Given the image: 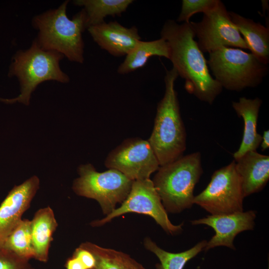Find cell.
<instances>
[{
  "label": "cell",
  "mask_w": 269,
  "mask_h": 269,
  "mask_svg": "<svg viewBox=\"0 0 269 269\" xmlns=\"http://www.w3.org/2000/svg\"><path fill=\"white\" fill-rule=\"evenodd\" d=\"M160 36L169 44V60L178 76L185 79L186 91L211 105L223 88L210 75L207 61L194 40L190 22L178 24L173 20H167Z\"/></svg>",
  "instance_id": "1"
},
{
  "label": "cell",
  "mask_w": 269,
  "mask_h": 269,
  "mask_svg": "<svg viewBox=\"0 0 269 269\" xmlns=\"http://www.w3.org/2000/svg\"><path fill=\"white\" fill-rule=\"evenodd\" d=\"M69 0L58 8L35 16L32 26L38 30L35 39L44 50L57 52L71 62L83 63V32L87 29L86 14L83 8L70 19L66 13Z\"/></svg>",
  "instance_id": "2"
},
{
  "label": "cell",
  "mask_w": 269,
  "mask_h": 269,
  "mask_svg": "<svg viewBox=\"0 0 269 269\" xmlns=\"http://www.w3.org/2000/svg\"><path fill=\"white\" fill-rule=\"evenodd\" d=\"M178 76L174 68L166 70L164 95L158 103L153 128L147 140L160 166L182 156L186 149V134L174 88Z\"/></svg>",
  "instance_id": "3"
},
{
  "label": "cell",
  "mask_w": 269,
  "mask_h": 269,
  "mask_svg": "<svg viewBox=\"0 0 269 269\" xmlns=\"http://www.w3.org/2000/svg\"><path fill=\"white\" fill-rule=\"evenodd\" d=\"M64 57L57 52L43 49L35 39L28 49L17 51L12 58L8 75L18 79L20 93L16 98H2L0 101L6 104L18 102L28 106L32 93L40 83L50 80L69 82V77L60 67V62Z\"/></svg>",
  "instance_id": "4"
},
{
  "label": "cell",
  "mask_w": 269,
  "mask_h": 269,
  "mask_svg": "<svg viewBox=\"0 0 269 269\" xmlns=\"http://www.w3.org/2000/svg\"><path fill=\"white\" fill-rule=\"evenodd\" d=\"M152 180L166 212L178 213L192 207L194 189L203 173L196 152L160 166Z\"/></svg>",
  "instance_id": "5"
},
{
  "label": "cell",
  "mask_w": 269,
  "mask_h": 269,
  "mask_svg": "<svg viewBox=\"0 0 269 269\" xmlns=\"http://www.w3.org/2000/svg\"><path fill=\"white\" fill-rule=\"evenodd\" d=\"M207 63L215 79L222 88L231 91L258 86L268 70V65L252 53L232 47H223L209 53Z\"/></svg>",
  "instance_id": "6"
},
{
  "label": "cell",
  "mask_w": 269,
  "mask_h": 269,
  "mask_svg": "<svg viewBox=\"0 0 269 269\" xmlns=\"http://www.w3.org/2000/svg\"><path fill=\"white\" fill-rule=\"evenodd\" d=\"M78 173L73 191L78 196L96 200L106 216L126 199L134 181L115 169L98 172L90 163L80 165Z\"/></svg>",
  "instance_id": "7"
},
{
  "label": "cell",
  "mask_w": 269,
  "mask_h": 269,
  "mask_svg": "<svg viewBox=\"0 0 269 269\" xmlns=\"http://www.w3.org/2000/svg\"><path fill=\"white\" fill-rule=\"evenodd\" d=\"M244 198L234 160L213 173L205 189L195 196L193 204L210 215H219L244 211Z\"/></svg>",
  "instance_id": "8"
},
{
  "label": "cell",
  "mask_w": 269,
  "mask_h": 269,
  "mask_svg": "<svg viewBox=\"0 0 269 269\" xmlns=\"http://www.w3.org/2000/svg\"><path fill=\"white\" fill-rule=\"evenodd\" d=\"M136 213L151 217L167 234L174 235L182 231L183 223L174 225L169 220L152 180H134L126 199L119 208L100 220L91 222L93 227H99L114 218L126 213Z\"/></svg>",
  "instance_id": "9"
},
{
  "label": "cell",
  "mask_w": 269,
  "mask_h": 269,
  "mask_svg": "<svg viewBox=\"0 0 269 269\" xmlns=\"http://www.w3.org/2000/svg\"><path fill=\"white\" fill-rule=\"evenodd\" d=\"M190 24L202 52L209 53L223 47L249 49L237 27L231 21L229 11L220 0L204 13L200 22L191 21Z\"/></svg>",
  "instance_id": "10"
},
{
  "label": "cell",
  "mask_w": 269,
  "mask_h": 269,
  "mask_svg": "<svg viewBox=\"0 0 269 269\" xmlns=\"http://www.w3.org/2000/svg\"><path fill=\"white\" fill-rule=\"evenodd\" d=\"M105 165L133 181L150 178L160 166L148 141L138 137L124 140L109 153Z\"/></svg>",
  "instance_id": "11"
},
{
  "label": "cell",
  "mask_w": 269,
  "mask_h": 269,
  "mask_svg": "<svg viewBox=\"0 0 269 269\" xmlns=\"http://www.w3.org/2000/svg\"><path fill=\"white\" fill-rule=\"evenodd\" d=\"M257 212L254 210L210 215L191 221L193 225H205L212 228L215 235L207 243L204 251L224 246L234 250L235 237L240 233L253 230L255 225Z\"/></svg>",
  "instance_id": "12"
},
{
  "label": "cell",
  "mask_w": 269,
  "mask_h": 269,
  "mask_svg": "<svg viewBox=\"0 0 269 269\" xmlns=\"http://www.w3.org/2000/svg\"><path fill=\"white\" fill-rule=\"evenodd\" d=\"M39 187V179L35 175L22 183L15 185L0 205V248L22 219L29 208Z\"/></svg>",
  "instance_id": "13"
},
{
  "label": "cell",
  "mask_w": 269,
  "mask_h": 269,
  "mask_svg": "<svg viewBox=\"0 0 269 269\" xmlns=\"http://www.w3.org/2000/svg\"><path fill=\"white\" fill-rule=\"evenodd\" d=\"M87 30L101 49L117 57L128 55L141 40L135 26L128 28L116 21L91 26Z\"/></svg>",
  "instance_id": "14"
},
{
  "label": "cell",
  "mask_w": 269,
  "mask_h": 269,
  "mask_svg": "<svg viewBox=\"0 0 269 269\" xmlns=\"http://www.w3.org/2000/svg\"><path fill=\"white\" fill-rule=\"evenodd\" d=\"M234 161L244 197L263 189L269 180L268 155L251 151Z\"/></svg>",
  "instance_id": "15"
},
{
  "label": "cell",
  "mask_w": 269,
  "mask_h": 269,
  "mask_svg": "<svg viewBox=\"0 0 269 269\" xmlns=\"http://www.w3.org/2000/svg\"><path fill=\"white\" fill-rule=\"evenodd\" d=\"M262 101L259 98L248 99L241 97L233 102L232 107L238 116L244 120V129L239 149L234 153L235 160L251 151H256L262 140V136L257 131L259 113Z\"/></svg>",
  "instance_id": "16"
},
{
  "label": "cell",
  "mask_w": 269,
  "mask_h": 269,
  "mask_svg": "<svg viewBox=\"0 0 269 269\" xmlns=\"http://www.w3.org/2000/svg\"><path fill=\"white\" fill-rule=\"evenodd\" d=\"M58 227L53 210L50 207L37 210L30 220L34 259L43 263L48 260L52 236Z\"/></svg>",
  "instance_id": "17"
},
{
  "label": "cell",
  "mask_w": 269,
  "mask_h": 269,
  "mask_svg": "<svg viewBox=\"0 0 269 269\" xmlns=\"http://www.w3.org/2000/svg\"><path fill=\"white\" fill-rule=\"evenodd\" d=\"M230 19L235 25L249 49L261 62H269V29L260 23L229 11Z\"/></svg>",
  "instance_id": "18"
},
{
  "label": "cell",
  "mask_w": 269,
  "mask_h": 269,
  "mask_svg": "<svg viewBox=\"0 0 269 269\" xmlns=\"http://www.w3.org/2000/svg\"><path fill=\"white\" fill-rule=\"evenodd\" d=\"M170 50L169 44L163 38L143 41H139L134 49L126 55L123 62L118 67L120 74H126L143 67L153 56L164 57L169 59Z\"/></svg>",
  "instance_id": "19"
},
{
  "label": "cell",
  "mask_w": 269,
  "mask_h": 269,
  "mask_svg": "<svg viewBox=\"0 0 269 269\" xmlns=\"http://www.w3.org/2000/svg\"><path fill=\"white\" fill-rule=\"evenodd\" d=\"M79 246L88 250L94 256L96 264L93 269H146L124 252L89 242L82 243Z\"/></svg>",
  "instance_id": "20"
},
{
  "label": "cell",
  "mask_w": 269,
  "mask_h": 269,
  "mask_svg": "<svg viewBox=\"0 0 269 269\" xmlns=\"http://www.w3.org/2000/svg\"><path fill=\"white\" fill-rule=\"evenodd\" d=\"M132 0H76L73 3L83 6L86 14L87 29L104 22L108 15H121L133 3Z\"/></svg>",
  "instance_id": "21"
},
{
  "label": "cell",
  "mask_w": 269,
  "mask_h": 269,
  "mask_svg": "<svg viewBox=\"0 0 269 269\" xmlns=\"http://www.w3.org/2000/svg\"><path fill=\"white\" fill-rule=\"evenodd\" d=\"M207 241L202 240L192 248L177 253L167 252L159 247L150 238L144 240L145 248L158 258L160 264L156 265V269H183L186 264L204 251Z\"/></svg>",
  "instance_id": "22"
},
{
  "label": "cell",
  "mask_w": 269,
  "mask_h": 269,
  "mask_svg": "<svg viewBox=\"0 0 269 269\" xmlns=\"http://www.w3.org/2000/svg\"><path fill=\"white\" fill-rule=\"evenodd\" d=\"M3 247L28 260L34 259L30 220L21 219L6 240Z\"/></svg>",
  "instance_id": "23"
},
{
  "label": "cell",
  "mask_w": 269,
  "mask_h": 269,
  "mask_svg": "<svg viewBox=\"0 0 269 269\" xmlns=\"http://www.w3.org/2000/svg\"><path fill=\"white\" fill-rule=\"evenodd\" d=\"M219 0H183L178 22H189L190 17L198 12L205 13L214 7Z\"/></svg>",
  "instance_id": "24"
},
{
  "label": "cell",
  "mask_w": 269,
  "mask_h": 269,
  "mask_svg": "<svg viewBox=\"0 0 269 269\" xmlns=\"http://www.w3.org/2000/svg\"><path fill=\"white\" fill-rule=\"evenodd\" d=\"M0 269H36L29 260L3 247L0 248Z\"/></svg>",
  "instance_id": "25"
},
{
  "label": "cell",
  "mask_w": 269,
  "mask_h": 269,
  "mask_svg": "<svg viewBox=\"0 0 269 269\" xmlns=\"http://www.w3.org/2000/svg\"><path fill=\"white\" fill-rule=\"evenodd\" d=\"M72 256L78 258L87 269H93L95 266L96 260L93 255L80 246L75 249Z\"/></svg>",
  "instance_id": "26"
},
{
  "label": "cell",
  "mask_w": 269,
  "mask_h": 269,
  "mask_svg": "<svg viewBox=\"0 0 269 269\" xmlns=\"http://www.w3.org/2000/svg\"><path fill=\"white\" fill-rule=\"evenodd\" d=\"M65 267L66 269H87L78 258L72 256L66 260Z\"/></svg>",
  "instance_id": "27"
},
{
  "label": "cell",
  "mask_w": 269,
  "mask_h": 269,
  "mask_svg": "<svg viewBox=\"0 0 269 269\" xmlns=\"http://www.w3.org/2000/svg\"><path fill=\"white\" fill-rule=\"evenodd\" d=\"M261 146L263 151L265 150L269 147V131H264L262 136V140L261 143Z\"/></svg>",
  "instance_id": "28"
}]
</instances>
